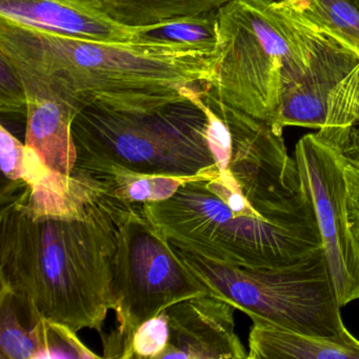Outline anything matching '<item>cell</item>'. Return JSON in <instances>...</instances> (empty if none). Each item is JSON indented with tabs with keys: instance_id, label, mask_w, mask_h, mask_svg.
I'll return each instance as SVG.
<instances>
[{
	"instance_id": "1",
	"label": "cell",
	"mask_w": 359,
	"mask_h": 359,
	"mask_svg": "<svg viewBox=\"0 0 359 359\" xmlns=\"http://www.w3.org/2000/svg\"><path fill=\"white\" fill-rule=\"evenodd\" d=\"M132 205L83 172L49 171L27 149L24 180L1 192V287L41 318L104 335L116 306L119 230Z\"/></svg>"
},
{
	"instance_id": "2",
	"label": "cell",
	"mask_w": 359,
	"mask_h": 359,
	"mask_svg": "<svg viewBox=\"0 0 359 359\" xmlns=\"http://www.w3.org/2000/svg\"><path fill=\"white\" fill-rule=\"evenodd\" d=\"M0 53L27 95L51 98L75 115L86 107L135 109L187 97L213 81L220 54L189 48L60 36L0 20Z\"/></svg>"
},
{
	"instance_id": "3",
	"label": "cell",
	"mask_w": 359,
	"mask_h": 359,
	"mask_svg": "<svg viewBox=\"0 0 359 359\" xmlns=\"http://www.w3.org/2000/svg\"><path fill=\"white\" fill-rule=\"evenodd\" d=\"M220 56L208 90L274 125L285 96L310 70L325 34L292 4L233 0L217 11Z\"/></svg>"
},
{
	"instance_id": "4",
	"label": "cell",
	"mask_w": 359,
	"mask_h": 359,
	"mask_svg": "<svg viewBox=\"0 0 359 359\" xmlns=\"http://www.w3.org/2000/svg\"><path fill=\"white\" fill-rule=\"evenodd\" d=\"M203 90L146 108L81 109L72 121L75 165H115L175 177H192L213 167Z\"/></svg>"
},
{
	"instance_id": "5",
	"label": "cell",
	"mask_w": 359,
	"mask_h": 359,
	"mask_svg": "<svg viewBox=\"0 0 359 359\" xmlns=\"http://www.w3.org/2000/svg\"><path fill=\"white\" fill-rule=\"evenodd\" d=\"M174 249L210 295L232 304L253 323L321 336L346 327L323 248L273 268L232 266Z\"/></svg>"
},
{
	"instance_id": "6",
	"label": "cell",
	"mask_w": 359,
	"mask_h": 359,
	"mask_svg": "<svg viewBox=\"0 0 359 359\" xmlns=\"http://www.w3.org/2000/svg\"><path fill=\"white\" fill-rule=\"evenodd\" d=\"M114 294L116 320L110 334L102 336V358L132 359V340L144 321L177 302L209 293L142 203H133L119 230Z\"/></svg>"
},
{
	"instance_id": "7",
	"label": "cell",
	"mask_w": 359,
	"mask_h": 359,
	"mask_svg": "<svg viewBox=\"0 0 359 359\" xmlns=\"http://www.w3.org/2000/svg\"><path fill=\"white\" fill-rule=\"evenodd\" d=\"M294 157L314 207L338 302L346 306L359 299V243L348 216L344 159L316 134L300 138Z\"/></svg>"
},
{
	"instance_id": "8",
	"label": "cell",
	"mask_w": 359,
	"mask_h": 359,
	"mask_svg": "<svg viewBox=\"0 0 359 359\" xmlns=\"http://www.w3.org/2000/svg\"><path fill=\"white\" fill-rule=\"evenodd\" d=\"M234 306L205 294L165 309L169 341L159 359H245L235 332Z\"/></svg>"
},
{
	"instance_id": "9",
	"label": "cell",
	"mask_w": 359,
	"mask_h": 359,
	"mask_svg": "<svg viewBox=\"0 0 359 359\" xmlns=\"http://www.w3.org/2000/svg\"><path fill=\"white\" fill-rule=\"evenodd\" d=\"M0 20L100 43H133L137 31L116 22L102 0H0Z\"/></svg>"
},
{
	"instance_id": "10",
	"label": "cell",
	"mask_w": 359,
	"mask_h": 359,
	"mask_svg": "<svg viewBox=\"0 0 359 359\" xmlns=\"http://www.w3.org/2000/svg\"><path fill=\"white\" fill-rule=\"evenodd\" d=\"M358 64L357 54L325 34L310 70L283 98L275 127L320 130L327 117L330 94Z\"/></svg>"
},
{
	"instance_id": "11",
	"label": "cell",
	"mask_w": 359,
	"mask_h": 359,
	"mask_svg": "<svg viewBox=\"0 0 359 359\" xmlns=\"http://www.w3.org/2000/svg\"><path fill=\"white\" fill-rule=\"evenodd\" d=\"M75 113L51 98L28 95L26 144L43 167L60 175L70 176L77 161L72 135Z\"/></svg>"
},
{
	"instance_id": "12",
	"label": "cell",
	"mask_w": 359,
	"mask_h": 359,
	"mask_svg": "<svg viewBox=\"0 0 359 359\" xmlns=\"http://www.w3.org/2000/svg\"><path fill=\"white\" fill-rule=\"evenodd\" d=\"M248 359H359V340L346 327L321 336L253 323Z\"/></svg>"
},
{
	"instance_id": "13",
	"label": "cell",
	"mask_w": 359,
	"mask_h": 359,
	"mask_svg": "<svg viewBox=\"0 0 359 359\" xmlns=\"http://www.w3.org/2000/svg\"><path fill=\"white\" fill-rule=\"evenodd\" d=\"M74 170L91 176L104 190L128 203L163 201L173 196L187 182L199 177L150 175L115 165H75Z\"/></svg>"
},
{
	"instance_id": "14",
	"label": "cell",
	"mask_w": 359,
	"mask_h": 359,
	"mask_svg": "<svg viewBox=\"0 0 359 359\" xmlns=\"http://www.w3.org/2000/svg\"><path fill=\"white\" fill-rule=\"evenodd\" d=\"M116 22L132 27L153 26L188 16L218 11L233 0H102Z\"/></svg>"
},
{
	"instance_id": "15",
	"label": "cell",
	"mask_w": 359,
	"mask_h": 359,
	"mask_svg": "<svg viewBox=\"0 0 359 359\" xmlns=\"http://www.w3.org/2000/svg\"><path fill=\"white\" fill-rule=\"evenodd\" d=\"M134 41L220 54L217 11L140 27L136 31Z\"/></svg>"
},
{
	"instance_id": "16",
	"label": "cell",
	"mask_w": 359,
	"mask_h": 359,
	"mask_svg": "<svg viewBox=\"0 0 359 359\" xmlns=\"http://www.w3.org/2000/svg\"><path fill=\"white\" fill-rule=\"evenodd\" d=\"M0 358L36 359L41 317L15 294L0 289Z\"/></svg>"
},
{
	"instance_id": "17",
	"label": "cell",
	"mask_w": 359,
	"mask_h": 359,
	"mask_svg": "<svg viewBox=\"0 0 359 359\" xmlns=\"http://www.w3.org/2000/svg\"><path fill=\"white\" fill-rule=\"evenodd\" d=\"M292 5L318 32L359 56V7L352 0H302Z\"/></svg>"
},
{
	"instance_id": "18",
	"label": "cell",
	"mask_w": 359,
	"mask_h": 359,
	"mask_svg": "<svg viewBox=\"0 0 359 359\" xmlns=\"http://www.w3.org/2000/svg\"><path fill=\"white\" fill-rule=\"evenodd\" d=\"M355 126H359V64L330 94L325 125L316 135L339 150Z\"/></svg>"
},
{
	"instance_id": "19",
	"label": "cell",
	"mask_w": 359,
	"mask_h": 359,
	"mask_svg": "<svg viewBox=\"0 0 359 359\" xmlns=\"http://www.w3.org/2000/svg\"><path fill=\"white\" fill-rule=\"evenodd\" d=\"M39 358H100L65 325L41 318L39 321Z\"/></svg>"
},
{
	"instance_id": "20",
	"label": "cell",
	"mask_w": 359,
	"mask_h": 359,
	"mask_svg": "<svg viewBox=\"0 0 359 359\" xmlns=\"http://www.w3.org/2000/svg\"><path fill=\"white\" fill-rule=\"evenodd\" d=\"M338 151L344 159L351 226L359 243V126H355L350 130L346 142Z\"/></svg>"
},
{
	"instance_id": "21",
	"label": "cell",
	"mask_w": 359,
	"mask_h": 359,
	"mask_svg": "<svg viewBox=\"0 0 359 359\" xmlns=\"http://www.w3.org/2000/svg\"><path fill=\"white\" fill-rule=\"evenodd\" d=\"M169 325L165 313L144 321L132 340V359H159L169 341Z\"/></svg>"
},
{
	"instance_id": "22",
	"label": "cell",
	"mask_w": 359,
	"mask_h": 359,
	"mask_svg": "<svg viewBox=\"0 0 359 359\" xmlns=\"http://www.w3.org/2000/svg\"><path fill=\"white\" fill-rule=\"evenodd\" d=\"M0 111L4 114L27 116L28 95L26 86L15 67L0 53Z\"/></svg>"
},
{
	"instance_id": "23",
	"label": "cell",
	"mask_w": 359,
	"mask_h": 359,
	"mask_svg": "<svg viewBox=\"0 0 359 359\" xmlns=\"http://www.w3.org/2000/svg\"><path fill=\"white\" fill-rule=\"evenodd\" d=\"M26 144L0 127V165L4 176L11 182L24 180L26 174Z\"/></svg>"
},
{
	"instance_id": "24",
	"label": "cell",
	"mask_w": 359,
	"mask_h": 359,
	"mask_svg": "<svg viewBox=\"0 0 359 359\" xmlns=\"http://www.w3.org/2000/svg\"><path fill=\"white\" fill-rule=\"evenodd\" d=\"M266 1H271V3H285L287 0H266Z\"/></svg>"
},
{
	"instance_id": "25",
	"label": "cell",
	"mask_w": 359,
	"mask_h": 359,
	"mask_svg": "<svg viewBox=\"0 0 359 359\" xmlns=\"http://www.w3.org/2000/svg\"><path fill=\"white\" fill-rule=\"evenodd\" d=\"M299 1H302V0H287V1H285V3L295 4V3H299Z\"/></svg>"
}]
</instances>
